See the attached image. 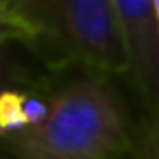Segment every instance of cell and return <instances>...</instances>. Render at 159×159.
Here are the masks:
<instances>
[{
	"label": "cell",
	"mask_w": 159,
	"mask_h": 159,
	"mask_svg": "<svg viewBox=\"0 0 159 159\" xmlns=\"http://www.w3.org/2000/svg\"><path fill=\"white\" fill-rule=\"evenodd\" d=\"M48 100L39 124L0 142L9 159H129L135 124L111 76L76 74Z\"/></svg>",
	"instance_id": "cell-1"
},
{
	"label": "cell",
	"mask_w": 159,
	"mask_h": 159,
	"mask_svg": "<svg viewBox=\"0 0 159 159\" xmlns=\"http://www.w3.org/2000/svg\"><path fill=\"white\" fill-rule=\"evenodd\" d=\"M24 42L46 70L83 68L126 76V48L113 0H13Z\"/></svg>",
	"instance_id": "cell-2"
},
{
	"label": "cell",
	"mask_w": 159,
	"mask_h": 159,
	"mask_svg": "<svg viewBox=\"0 0 159 159\" xmlns=\"http://www.w3.org/2000/svg\"><path fill=\"white\" fill-rule=\"evenodd\" d=\"M126 48V79L142 113L159 118V24L150 0H113Z\"/></svg>",
	"instance_id": "cell-3"
},
{
	"label": "cell",
	"mask_w": 159,
	"mask_h": 159,
	"mask_svg": "<svg viewBox=\"0 0 159 159\" xmlns=\"http://www.w3.org/2000/svg\"><path fill=\"white\" fill-rule=\"evenodd\" d=\"M50 109L48 98H39L33 92L9 89L0 94V142L39 124Z\"/></svg>",
	"instance_id": "cell-4"
},
{
	"label": "cell",
	"mask_w": 159,
	"mask_h": 159,
	"mask_svg": "<svg viewBox=\"0 0 159 159\" xmlns=\"http://www.w3.org/2000/svg\"><path fill=\"white\" fill-rule=\"evenodd\" d=\"M18 46L20 44L13 42H0V94L9 89L35 92L42 83L35 70L16 50Z\"/></svg>",
	"instance_id": "cell-5"
},
{
	"label": "cell",
	"mask_w": 159,
	"mask_h": 159,
	"mask_svg": "<svg viewBox=\"0 0 159 159\" xmlns=\"http://www.w3.org/2000/svg\"><path fill=\"white\" fill-rule=\"evenodd\" d=\"M129 159H159V118L142 113L135 124V142Z\"/></svg>",
	"instance_id": "cell-6"
},
{
	"label": "cell",
	"mask_w": 159,
	"mask_h": 159,
	"mask_svg": "<svg viewBox=\"0 0 159 159\" xmlns=\"http://www.w3.org/2000/svg\"><path fill=\"white\" fill-rule=\"evenodd\" d=\"M24 24L13 7V0H0V42H24Z\"/></svg>",
	"instance_id": "cell-7"
},
{
	"label": "cell",
	"mask_w": 159,
	"mask_h": 159,
	"mask_svg": "<svg viewBox=\"0 0 159 159\" xmlns=\"http://www.w3.org/2000/svg\"><path fill=\"white\" fill-rule=\"evenodd\" d=\"M152 9H155V16H157V24H159V0L152 2Z\"/></svg>",
	"instance_id": "cell-8"
},
{
	"label": "cell",
	"mask_w": 159,
	"mask_h": 159,
	"mask_svg": "<svg viewBox=\"0 0 159 159\" xmlns=\"http://www.w3.org/2000/svg\"><path fill=\"white\" fill-rule=\"evenodd\" d=\"M0 159H9V157H5V152H2V150H0Z\"/></svg>",
	"instance_id": "cell-9"
}]
</instances>
